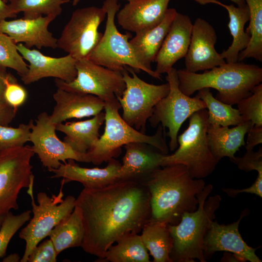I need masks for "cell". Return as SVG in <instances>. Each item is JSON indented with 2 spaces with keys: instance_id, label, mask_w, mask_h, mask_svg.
Wrapping results in <instances>:
<instances>
[{
  "instance_id": "obj_14",
  "label": "cell",
  "mask_w": 262,
  "mask_h": 262,
  "mask_svg": "<svg viewBox=\"0 0 262 262\" xmlns=\"http://www.w3.org/2000/svg\"><path fill=\"white\" fill-rule=\"evenodd\" d=\"M32 127L30 141L34 154H36L43 166L48 170L56 169L68 160L91 163L86 153L76 151L61 140L56 133V124L52 123L46 112L40 113Z\"/></svg>"
},
{
  "instance_id": "obj_27",
  "label": "cell",
  "mask_w": 262,
  "mask_h": 262,
  "mask_svg": "<svg viewBox=\"0 0 262 262\" xmlns=\"http://www.w3.org/2000/svg\"><path fill=\"white\" fill-rule=\"evenodd\" d=\"M104 120L105 113L101 112L85 120L56 124V130L66 134L63 141L72 149L86 153L98 141L99 131Z\"/></svg>"
},
{
  "instance_id": "obj_42",
  "label": "cell",
  "mask_w": 262,
  "mask_h": 262,
  "mask_svg": "<svg viewBox=\"0 0 262 262\" xmlns=\"http://www.w3.org/2000/svg\"><path fill=\"white\" fill-rule=\"evenodd\" d=\"M245 148L246 150H253L257 145L262 143V126L252 125L247 132Z\"/></svg>"
},
{
  "instance_id": "obj_20",
  "label": "cell",
  "mask_w": 262,
  "mask_h": 262,
  "mask_svg": "<svg viewBox=\"0 0 262 262\" xmlns=\"http://www.w3.org/2000/svg\"><path fill=\"white\" fill-rule=\"evenodd\" d=\"M170 0H135L117 12L118 24L135 34L150 29L163 19Z\"/></svg>"
},
{
  "instance_id": "obj_16",
  "label": "cell",
  "mask_w": 262,
  "mask_h": 262,
  "mask_svg": "<svg viewBox=\"0 0 262 262\" xmlns=\"http://www.w3.org/2000/svg\"><path fill=\"white\" fill-rule=\"evenodd\" d=\"M217 38L214 28L205 19L197 18L193 24L191 41L185 56V69L196 72L225 64L215 49Z\"/></svg>"
},
{
  "instance_id": "obj_43",
  "label": "cell",
  "mask_w": 262,
  "mask_h": 262,
  "mask_svg": "<svg viewBox=\"0 0 262 262\" xmlns=\"http://www.w3.org/2000/svg\"><path fill=\"white\" fill-rule=\"evenodd\" d=\"M17 111L6 103H0V125L8 126L15 117Z\"/></svg>"
},
{
  "instance_id": "obj_48",
  "label": "cell",
  "mask_w": 262,
  "mask_h": 262,
  "mask_svg": "<svg viewBox=\"0 0 262 262\" xmlns=\"http://www.w3.org/2000/svg\"><path fill=\"white\" fill-rule=\"evenodd\" d=\"M80 0H73L72 2V5L73 6L76 5L79 2Z\"/></svg>"
},
{
  "instance_id": "obj_32",
  "label": "cell",
  "mask_w": 262,
  "mask_h": 262,
  "mask_svg": "<svg viewBox=\"0 0 262 262\" xmlns=\"http://www.w3.org/2000/svg\"><path fill=\"white\" fill-rule=\"evenodd\" d=\"M196 96L204 101L208 109V123L229 127L244 122L238 109L216 99L213 96L210 88H204L198 90Z\"/></svg>"
},
{
  "instance_id": "obj_50",
  "label": "cell",
  "mask_w": 262,
  "mask_h": 262,
  "mask_svg": "<svg viewBox=\"0 0 262 262\" xmlns=\"http://www.w3.org/2000/svg\"><path fill=\"white\" fill-rule=\"evenodd\" d=\"M127 0V1H128V2H131V1H134V0Z\"/></svg>"
},
{
  "instance_id": "obj_37",
  "label": "cell",
  "mask_w": 262,
  "mask_h": 262,
  "mask_svg": "<svg viewBox=\"0 0 262 262\" xmlns=\"http://www.w3.org/2000/svg\"><path fill=\"white\" fill-rule=\"evenodd\" d=\"M32 211L27 210L18 215L9 212L4 216L0 228V260L6 254L8 245L16 231L31 219Z\"/></svg>"
},
{
  "instance_id": "obj_19",
  "label": "cell",
  "mask_w": 262,
  "mask_h": 262,
  "mask_svg": "<svg viewBox=\"0 0 262 262\" xmlns=\"http://www.w3.org/2000/svg\"><path fill=\"white\" fill-rule=\"evenodd\" d=\"M192 27L189 16L178 12L154 60L157 73H167L178 61L185 57L191 41Z\"/></svg>"
},
{
  "instance_id": "obj_18",
  "label": "cell",
  "mask_w": 262,
  "mask_h": 262,
  "mask_svg": "<svg viewBox=\"0 0 262 262\" xmlns=\"http://www.w3.org/2000/svg\"><path fill=\"white\" fill-rule=\"evenodd\" d=\"M56 17L43 16L35 18L4 20L0 22V31L8 35L16 44L22 43L31 49L35 47L57 48V39L48 29L49 24Z\"/></svg>"
},
{
  "instance_id": "obj_2",
  "label": "cell",
  "mask_w": 262,
  "mask_h": 262,
  "mask_svg": "<svg viewBox=\"0 0 262 262\" xmlns=\"http://www.w3.org/2000/svg\"><path fill=\"white\" fill-rule=\"evenodd\" d=\"M150 195L151 220L175 225L185 212L196 211L197 195L206 185L194 179L183 164L168 165L155 170L142 180Z\"/></svg>"
},
{
  "instance_id": "obj_38",
  "label": "cell",
  "mask_w": 262,
  "mask_h": 262,
  "mask_svg": "<svg viewBox=\"0 0 262 262\" xmlns=\"http://www.w3.org/2000/svg\"><path fill=\"white\" fill-rule=\"evenodd\" d=\"M5 87L4 99L5 103L17 111L26 101L28 93L26 89L20 84L16 79L7 73L4 80Z\"/></svg>"
},
{
  "instance_id": "obj_29",
  "label": "cell",
  "mask_w": 262,
  "mask_h": 262,
  "mask_svg": "<svg viewBox=\"0 0 262 262\" xmlns=\"http://www.w3.org/2000/svg\"><path fill=\"white\" fill-rule=\"evenodd\" d=\"M84 233L81 215L75 205L73 212L59 223L50 231L48 236L58 255L66 249L81 246Z\"/></svg>"
},
{
  "instance_id": "obj_21",
  "label": "cell",
  "mask_w": 262,
  "mask_h": 262,
  "mask_svg": "<svg viewBox=\"0 0 262 262\" xmlns=\"http://www.w3.org/2000/svg\"><path fill=\"white\" fill-rule=\"evenodd\" d=\"M53 98L55 105L49 118L50 121L56 125L71 118L93 116L104 109L105 102L91 94L57 88Z\"/></svg>"
},
{
  "instance_id": "obj_40",
  "label": "cell",
  "mask_w": 262,
  "mask_h": 262,
  "mask_svg": "<svg viewBox=\"0 0 262 262\" xmlns=\"http://www.w3.org/2000/svg\"><path fill=\"white\" fill-rule=\"evenodd\" d=\"M56 253L51 240L47 239L38 244L31 251L28 262H56Z\"/></svg>"
},
{
  "instance_id": "obj_4",
  "label": "cell",
  "mask_w": 262,
  "mask_h": 262,
  "mask_svg": "<svg viewBox=\"0 0 262 262\" xmlns=\"http://www.w3.org/2000/svg\"><path fill=\"white\" fill-rule=\"evenodd\" d=\"M213 189L211 184L205 185L196 196L197 209L184 213L178 224H168L173 241L170 254L172 262H194L195 259L207 262L203 254L204 240L222 201L219 195L209 196Z\"/></svg>"
},
{
  "instance_id": "obj_30",
  "label": "cell",
  "mask_w": 262,
  "mask_h": 262,
  "mask_svg": "<svg viewBox=\"0 0 262 262\" xmlns=\"http://www.w3.org/2000/svg\"><path fill=\"white\" fill-rule=\"evenodd\" d=\"M111 246L102 262H149L147 250L140 235L134 231L128 232Z\"/></svg>"
},
{
  "instance_id": "obj_3",
  "label": "cell",
  "mask_w": 262,
  "mask_h": 262,
  "mask_svg": "<svg viewBox=\"0 0 262 262\" xmlns=\"http://www.w3.org/2000/svg\"><path fill=\"white\" fill-rule=\"evenodd\" d=\"M177 71L179 88L185 95L190 96L202 88H213L218 91L216 99L232 105L250 95L262 81V67L241 62L226 63L202 73L185 69Z\"/></svg>"
},
{
  "instance_id": "obj_11",
  "label": "cell",
  "mask_w": 262,
  "mask_h": 262,
  "mask_svg": "<svg viewBox=\"0 0 262 262\" xmlns=\"http://www.w3.org/2000/svg\"><path fill=\"white\" fill-rule=\"evenodd\" d=\"M34 155L29 145L0 151V216L18 209L19 192L34 179L31 164Z\"/></svg>"
},
{
  "instance_id": "obj_1",
  "label": "cell",
  "mask_w": 262,
  "mask_h": 262,
  "mask_svg": "<svg viewBox=\"0 0 262 262\" xmlns=\"http://www.w3.org/2000/svg\"><path fill=\"white\" fill-rule=\"evenodd\" d=\"M84 228L81 247L101 262L124 234L140 232L151 220L150 195L142 180H119L97 188H84L76 199Z\"/></svg>"
},
{
  "instance_id": "obj_10",
  "label": "cell",
  "mask_w": 262,
  "mask_h": 262,
  "mask_svg": "<svg viewBox=\"0 0 262 262\" xmlns=\"http://www.w3.org/2000/svg\"><path fill=\"white\" fill-rule=\"evenodd\" d=\"M123 71L125 89L117 98L122 109V117L129 125L145 133L147 121L157 103L169 93L168 82L160 85L151 84L140 79L132 69Z\"/></svg>"
},
{
  "instance_id": "obj_36",
  "label": "cell",
  "mask_w": 262,
  "mask_h": 262,
  "mask_svg": "<svg viewBox=\"0 0 262 262\" xmlns=\"http://www.w3.org/2000/svg\"><path fill=\"white\" fill-rule=\"evenodd\" d=\"M33 124L31 120L28 124H20L16 128L0 125V151L24 146L30 141Z\"/></svg>"
},
{
  "instance_id": "obj_31",
  "label": "cell",
  "mask_w": 262,
  "mask_h": 262,
  "mask_svg": "<svg viewBox=\"0 0 262 262\" xmlns=\"http://www.w3.org/2000/svg\"><path fill=\"white\" fill-rule=\"evenodd\" d=\"M249 12L246 32L250 35L247 47L239 54L238 62L253 58L262 61V0H244Z\"/></svg>"
},
{
  "instance_id": "obj_5",
  "label": "cell",
  "mask_w": 262,
  "mask_h": 262,
  "mask_svg": "<svg viewBox=\"0 0 262 262\" xmlns=\"http://www.w3.org/2000/svg\"><path fill=\"white\" fill-rule=\"evenodd\" d=\"M120 104L117 98L105 102V129L98 141L87 152L90 162L99 165L118 157L121 147L132 142H141L152 146L167 155L168 152L164 128L159 124L155 133L146 135L129 125L119 113Z\"/></svg>"
},
{
  "instance_id": "obj_7",
  "label": "cell",
  "mask_w": 262,
  "mask_h": 262,
  "mask_svg": "<svg viewBox=\"0 0 262 262\" xmlns=\"http://www.w3.org/2000/svg\"><path fill=\"white\" fill-rule=\"evenodd\" d=\"M102 7L107 16L105 31L87 58L112 70L122 72L128 66L135 72L143 70L160 79L161 75L148 70L138 60L129 40L131 34H122L118 30L115 24V16L120 7L118 0H105Z\"/></svg>"
},
{
  "instance_id": "obj_45",
  "label": "cell",
  "mask_w": 262,
  "mask_h": 262,
  "mask_svg": "<svg viewBox=\"0 0 262 262\" xmlns=\"http://www.w3.org/2000/svg\"><path fill=\"white\" fill-rule=\"evenodd\" d=\"M7 72H0V103H5L4 99V91L5 87V78Z\"/></svg>"
},
{
  "instance_id": "obj_47",
  "label": "cell",
  "mask_w": 262,
  "mask_h": 262,
  "mask_svg": "<svg viewBox=\"0 0 262 262\" xmlns=\"http://www.w3.org/2000/svg\"><path fill=\"white\" fill-rule=\"evenodd\" d=\"M234 2L237 6H243L245 5L246 3L244 0H230Z\"/></svg>"
},
{
  "instance_id": "obj_35",
  "label": "cell",
  "mask_w": 262,
  "mask_h": 262,
  "mask_svg": "<svg viewBox=\"0 0 262 262\" xmlns=\"http://www.w3.org/2000/svg\"><path fill=\"white\" fill-rule=\"evenodd\" d=\"M244 122L251 121L256 126H262V84L255 86L249 96L237 103Z\"/></svg>"
},
{
  "instance_id": "obj_41",
  "label": "cell",
  "mask_w": 262,
  "mask_h": 262,
  "mask_svg": "<svg viewBox=\"0 0 262 262\" xmlns=\"http://www.w3.org/2000/svg\"><path fill=\"white\" fill-rule=\"evenodd\" d=\"M222 191L231 197H235L237 195L242 193L255 194L261 198L262 197V175L258 174L257 178L249 187L243 189L234 188H222Z\"/></svg>"
},
{
  "instance_id": "obj_6",
  "label": "cell",
  "mask_w": 262,
  "mask_h": 262,
  "mask_svg": "<svg viewBox=\"0 0 262 262\" xmlns=\"http://www.w3.org/2000/svg\"><path fill=\"white\" fill-rule=\"evenodd\" d=\"M208 112L206 109L197 111L189 118L187 128L178 135L179 147L171 155H165L162 167L181 164L194 179H203L214 170L219 163L213 155L207 136Z\"/></svg>"
},
{
  "instance_id": "obj_8",
  "label": "cell",
  "mask_w": 262,
  "mask_h": 262,
  "mask_svg": "<svg viewBox=\"0 0 262 262\" xmlns=\"http://www.w3.org/2000/svg\"><path fill=\"white\" fill-rule=\"evenodd\" d=\"M33 181L34 179L31 180L27 191L31 198L33 217L19 233V238L26 243L21 262L28 261L32 250L73 212L76 204V198L72 196H68L65 199L62 198L64 194L62 189L57 196L52 195L50 197L45 192L38 193L36 204L33 195Z\"/></svg>"
},
{
  "instance_id": "obj_15",
  "label": "cell",
  "mask_w": 262,
  "mask_h": 262,
  "mask_svg": "<svg viewBox=\"0 0 262 262\" xmlns=\"http://www.w3.org/2000/svg\"><path fill=\"white\" fill-rule=\"evenodd\" d=\"M249 210H243L237 221L228 225L213 221L203 242V254L207 261L218 251L231 252L240 261L261 262L255 253L257 248L247 245L239 231V224L243 217L249 214Z\"/></svg>"
},
{
  "instance_id": "obj_34",
  "label": "cell",
  "mask_w": 262,
  "mask_h": 262,
  "mask_svg": "<svg viewBox=\"0 0 262 262\" xmlns=\"http://www.w3.org/2000/svg\"><path fill=\"white\" fill-rule=\"evenodd\" d=\"M24 60L17 49V44L0 31V72H6L7 68H10L16 71L21 77L25 76L28 66Z\"/></svg>"
},
{
  "instance_id": "obj_28",
  "label": "cell",
  "mask_w": 262,
  "mask_h": 262,
  "mask_svg": "<svg viewBox=\"0 0 262 262\" xmlns=\"http://www.w3.org/2000/svg\"><path fill=\"white\" fill-rule=\"evenodd\" d=\"M140 236L145 246L153 257V262H172L170 254L173 241L167 223L150 220L142 228Z\"/></svg>"
},
{
  "instance_id": "obj_49",
  "label": "cell",
  "mask_w": 262,
  "mask_h": 262,
  "mask_svg": "<svg viewBox=\"0 0 262 262\" xmlns=\"http://www.w3.org/2000/svg\"><path fill=\"white\" fill-rule=\"evenodd\" d=\"M3 218H4V216H0V228L1 227Z\"/></svg>"
},
{
  "instance_id": "obj_23",
  "label": "cell",
  "mask_w": 262,
  "mask_h": 262,
  "mask_svg": "<svg viewBox=\"0 0 262 262\" xmlns=\"http://www.w3.org/2000/svg\"><path fill=\"white\" fill-rule=\"evenodd\" d=\"M107 166L102 168H86L79 166L73 160L62 164L56 169L49 170L52 172L51 178H62L63 183L75 181L82 183L84 188L101 187L118 180V173L121 164L112 158L108 162Z\"/></svg>"
},
{
  "instance_id": "obj_13",
  "label": "cell",
  "mask_w": 262,
  "mask_h": 262,
  "mask_svg": "<svg viewBox=\"0 0 262 262\" xmlns=\"http://www.w3.org/2000/svg\"><path fill=\"white\" fill-rule=\"evenodd\" d=\"M77 75L69 82L55 79L57 88L91 94L104 102L122 95L126 84L122 72L98 65L87 58L76 60Z\"/></svg>"
},
{
  "instance_id": "obj_12",
  "label": "cell",
  "mask_w": 262,
  "mask_h": 262,
  "mask_svg": "<svg viewBox=\"0 0 262 262\" xmlns=\"http://www.w3.org/2000/svg\"><path fill=\"white\" fill-rule=\"evenodd\" d=\"M106 16L102 7L75 10L57 39V47L76 60L87 58L102 37L98 28Z\"/></svg>"
},
{
  "instance_id": "obj_17",
  "label": "cell",
  "mask_w": 262,
  "mask_h": 262,
  "mask_svg": "<svg viewBox=\"0 0 262 262\" xmlns=\"http://www.w3.org/2000/svg\"><path fill=\"white\" fill-rule=\"evenodd\" d=\"M17 49L23 58L29 63L28 72L21 77L25 84L48 77L69 82L76 77V60L68 54L61 57H52L44 55L38 50L27 48L22 43L17 44Z\"/></svg>"
},
{
  "instance_id": "obj_24",
  "label": "cell",
  "mask_w": 262,
  "mask_h": 262,
  "mask_svg": "<svg viewBox=\"0 0 262 262\" xmlns=\"http://www.w3.org/2000/svg\"><path fill=\"white\" fill-rule=\"evenodd\" d=\"M177 13L175 8H168L163 19L159 24L150 29L136 33L130 40L138 60L149 70H153L151 63L154 61Z\"/></svg>"
},
{
  "instance_id": "obj_44",
  "label": "cell",
  "mask_w": 262,
  "mask_h": 262,
  "mask_svg": "<svg viewBox=\"0 0 262 262\" xmlns=\"http://www.w3.org/2000/svg\"><path fill=\"white\" fill-rule=\"evenodd\" d=\"M16 15L9 4L0 0V22L8 18L15 17Z\"/></svg>"
},
{
  "instance_id": "obj_33",
  "label": "cell",
  "mask_w": 262,
  "mask_h": 262,
  "mask_svg": "<svg viewBox=\"0 0 262 262\" xmlns=\"http://www.w3.org/2000/svg\"><path fill=\"white\" fill-rule=\"evenodd\" d=\"M70 0H8L11 9L16 14H23V17L35 18L43 16L57 17L62 12V5Z\"/></svg>"
},
{
  "instance_id": "obj_9",
  "label": "cell",
  "mask_w": 262,
  "mask_h": 262,
  "mask_svg": "<svg viewBox=\"0 0 262 262\" xmlns=\"http://www.w3.org/2000/svg\"><path fill=\"white\" fill-rule=\"evenodd\" d=\"M177 70L172 67L166 74L165 79L169 85L168 94L155 105L148 121L152 128L159 124L168 129L169 147L174 151L178 147L179 131L184 122L196 112L206 109L203 100L191 98L183 94L179 88Z\"/></svg>"
},
{
  "instance_id": "obj_51",
  "label": "cell",
  "mask_w": 262,
  "mask_h": 262,
  "mask_svg": "<svg viewBox=\"0 0 262 262\" xmlns=\"http://www.w3.org/2000/svg\"><path fill=\"white\" fill-rule=\"evenodd\" d=\"M4 2L7 3L8 1V0H3Z\"/></svg>"
},
{
  "instance_id": "obj_22",
  "label": "cell",
  "mask_w": 262,
  "mask_h": 262,
  "mask_svg": "<svg viewBox=\"0 0 262 262\" xmlns=\"http://www.w3.org/2000/svg\"><path fill=\"white\" fill-rule=\"evenodd\" d=\"M124 147L125 153L118 170V180H143L162 167L165 155L152 146L132 142Z\"/></svg>"
},
{
  "instance_id": "obj_39",
  "label": "cell",
  "mask_w": 262,
  "mask_h": 262,
  "mask_svg": "<svg viewBox=\"0 0 262 262\" xmlns=\"http://www.w3.org/2000/svg\"><path fill=\"white\" fill-rule=\"evenodd\" d=\"M236 164L238 168L246 172L255 170L258 174L262 175V148L260 147L257 151L253 150H246L242 157H235L231 161Z\"/></svg>"
},
{
  "instance_id": "obj_46",
  "label": "cell",
  "mask_w": 262,
  "mask_h": 262,
  "mask_svg": "<svg viewBox=\"0 0 262 262\" xmlns=\"http://www.w3.org/2000/svg\"><path fill=\"white\" fill-rule=\"evenodd\" d=\"M20 260V256L16 253L10 254L5 257L2 262H16Z\"/></svg>"
},
{
  "instance_id": "obj_25",
  "label": "cell",
  "mask_w": 262,
  "mask_h": 262,
  "mask_svg": "<svg viewBox=\"0 0 262 262\" xmlns=\"http://www.w3.org/2000/svg\"><path fill=\"white\" fill-rule=\"evenodd\" d=\"M253 125L250 121L244 122L229 128L215 124L208 123L207 136L211 150L219 161L223 157L231 161L240 147L245 145V136Z\"/></svg>"
},
{
  "instance_id": "obj_26",
  "label": "cell",
  "mask_w": 262,
  "mask_h": 262,
  "mask_svg": "<svg viewBox=\"0 0 262 262\" xmlns=\"http://www.w3.org/2000/svg\"><path fill=\"white\" fill-rule=\"evenodd\" d=\"M196 2L205 5L214 3L225 8L229 16L228 27L232 37L231 45L220 53L226 63L238 62L239 53L247 46L250 35L245 31V26L249 21V12L247 5L235 6L233 4L227 5L217 0H195Z\"/></svg>"
}]
</instances>
